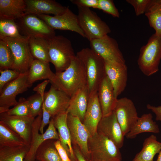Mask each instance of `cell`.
Masks as SVG:
<instances>
[{
	"label": "cell",
	"mask_w": 161,
	"mask_h": 161,
	"mask_svg": "<svg viewBox=\"0 0 161 161\" xmlns=\"http://www.w3.org/2000/svg\"><path fill=\"white\" fill-rule=\"evenodd\" d=\"M76 55L84 67L89 96L97 92L100 84L106 76L104 60L91 48L82 49Z\"/></svg>",
	"instance_id": "6da1fadb"
},
{
	"label": "cell",
	"mask_w": 161,
	"mask_h": 161,
	"mask_svg": "<svg viewBox=\"0 0 161 161\" xmlns=\"http://www.w3.org/2000/svg\"><path fill=\"white\" fill-rule=\"evenodd\" d=\"M50 62L54 65L55 73L65 70L76 57L70 41L61 35L47 40Z\"/></svg>",
	"instance_id": "7a4b0ae2"
},
{
	"label": "cell",
	"mask_w": 161,
	"mask_h": 161,
	"mask_svg": "<svg viewBox=\"0 0 161 161\" xmlns=\"http://www.w3.org/2000/svg\"><path fill=\"white\" fill-rule=\"evenodd\" d=\"M55 74L58 87L70 97L79 89L87 86L83 65L76 55L65 70Z\"/></svg>",
	"instance_id": "3957f363"
},
{
	"label": "cell",
	"mask_w": 161,
	"mask_h": 161,
	"mask_svg": "<svg viewBox=\"0 0 161 161\" xmlns=\"http://www.w3.org/2000/svg\"><path fill=\"white\" fill-rule=\"evenodd\" d=\"M161 60V37L154 33L140 49L137 64L142 72L149 76L159 71Z\"/></svg>",
	"instance_id": "277c9868"
},
{
	"label": "cell",
	"mask_w": 161,
	"mask_h": 161,
	"mask_svg": "<svg viewBox=\"0 0 161 161\" xmlns=\"http://www.w3.org/2000/svg\"><path fill=\"white\" fill-rule=\"evenodd\" d=\"M88 147L90 161H122L120 148L112 141L97 132L89 137Z\"/></svg>",
	"instance_id": "5b68a950"
},
{
	"label": "cell",
	"mask_w": 161,
	"mask_h": 161,
	"mask_svg": "<svg viewBox=\"0 0 161 161\" xmlns=\"http://www.w3.org/2000/svg\"><path fill=\"white\" fill-rule=\"evenodd\" d=\"M78 7L79 24L89 41L102 38L111 32L109 26L90 8Z\"/></svg>",
	"instance_id": "8992f818"
},
{
	"label": "cell",
	"mask_w": 161,
	"mask_h": 161,
	"mask_svg": "<svg viewBox=\"0 0 161 161\" xmlns=\"http://www.w3.org/2000/svg\"><path fill=\"white\" fill-rule=\"evenodd\" d=\"M16 20L20 33L27 38L38 37L48 40L56 35L55 30L35 15L26 14Z\"/></svg>",
	"instance_id": "52a82bcc"
},
{
	"label": "cell",
	"mask_w": 161,
	"mask_h": 161,
	"mask_svg": "<svg viewBox=\"0 0 161 161\" xmlns=\"http://www.w3.org/2000/svg\"><path fill=\"white\" fill-rule=\"evenodd\" d=\"M0 39L4 41L12 51L14 58L12 69L21 73L28 71L34 59L30 51L27 38L19 39L0 36Z\"/></svg>",
	"instance_id": "ba28073f"
},
{
	"label": "cell",
	"mask_w": 161,
	"mask_h": 161,
	"mask_svg": "<svg viewBox=\"0 0 161 161\" xmlns=\"http://www.w3.org/2000/svg\"><path fill=\"white\" fill-rule=\"evenodd\" d=\"M28 71L21 73L17 78L6 85L0 92V113L7 112L10 107L16 105L17 95L32 86L28 82Z\"/></svg>",
	"instance_id": "9c48e42d"
},
{
	"label": "cell",
	"mask_w": 161,
	"mask_h": 161,
	"mask_svg": "<svg viewBox=\"0 0 161 161\" xmlns=\"http://www.w3.org/2000/svg\"><path fill=\"white\" fill-rule=\"evenodd\" d=\"M89 42L91 48L100 56L105 61L125 64V60L114 39L107 35Z\"/></svg>",
	"instance_id": "30bf717a"
},
{
	"label": "cell",
	"mask_w": 161,
	"mask_h": 161,
	"mask_svg": "<svg viewBox=\"0 0 161 161\" xmlns=\"http://www.w3.org/2000/svg\"><path fill=\"white\" fill-rule=\"evenodd\" d=\"M42 116V112L36 117L33 121L29 150L24 159V161H35L36 151L41 145L48 139L59 140L56 129L51 118L48 126L43 134H39V129Z\"/></svg>",
	"instance_id": "8fae6325"
},
{
	"label": "cell",
	"mask_w": 161,
	"mask_h": 161,
	"mask_svg": "<svg viewBox=\"0 0 161 161\" xmlns=\"http://www.w3.org/2000/svg\"><path fill=\"white\" fill-rule=\"evenodd\" d=\"M114 111L125 136L134 126L139 117L134 104L126 97L117 99Z\"/></svg>",
	"instance_id": "7c38bea8"
},
{
	"label": "cell",
	"mask_w": 161,
	"mask_h": 161,
	"mask_svg": "<svg viewBox=\"0 0 161 161\" xmlns=\"http://www.w3.org/2000/svg\"><path fill=\"white\" fill-rule=\"evenodd\" d=\"M36 15L54 30H69L85 38L79 24L77 15L70 10L68 6L64 12L60 15L54 16L46 15Z\"/></svg>",
	"instance_id": "4fadbf2b"
},
{
	"label": "cell",
	"mask_w": 161,
	"mask_h": 161,
	"mask_svg": "<svg viewBox=\"0 0 161 161\" xmlns=\"http://www.w3.org/2000/svg\"><path fill=\"white\" fill-rule=\"evenodd\" d=\"M70 98L64 91L51 84L49 90L45 92L43 103L52 118L67 111Z\"/></svg>",
	"instance_id": "5bb4252c"
},
{
	"label": "cell",
	"mask_w": 161,
	"mask_h": 161,
	"mask_svg": "<svg viewBox=\"0 0 161 161\" xmlns=\"http://www.w3.org/2000/svg\"><path fill=\"white\" fill-rule=\"evenodd\" d=\"M67 121L72 145H77L86 159L90 161L88 147L90 136L88 130L78 118L68 113Z\"/></svg>",
	"instance_id": "9a60e30c"
},
{
	"label": "cell",
	"mask_w": 161,
	"mask_h": 161,
	"mask_svg": "<svg viewBox=\"0 0 161 161\" xmlns=\"http://www.w3.org/2000/svg\"><path fill=\"white\" fill-rule=\"evenodd\" d=\"M34 119L32 117L10 115L6 112L0 113V121L4 123L19 135L29 145L31 140L32 124Z\"/></svg>",
	"instance_id": "2e32d148"
},
{
	"label": "cell",
	"mask_w": 161,
	"mask_h": 161,
	"mask_svg": "<svg viewBox=\"0 0 161 161\" xmlns=\"http://www.w3.org/2000/svg\"><path fill=\"white\" fill-rule=\"evenodd\" d=\"M97 132L108 137L119 148L123 147L125 136L114 111L109 115L103 117L98 125Z\"/></svg>",
	"instance_id": "e0dca14e"
},
{
	"label": "cell",
	"mask_w": 161,
	"mask_h": 161,
	"mask_svg": "<svg viewBox=\"0 0 161 161\" xmlns=\"http://www.w3.org/2000/svg\"><path fill=\"white\" fill-rule=\"evenodd\" d=\"M105 62L106 75L112 85L115 97L117 98L127 85V66L125 64Z\"/></svg>",
	"instance_id": "ac0fdd59"
},
{
	"label": "cell",
	"mask_w": 161,
	"mask_h": 161,
	"mask_svg": "<svg viewBox=\"0 0 161 161\" xmlns=\"http://www.w3.org/2000/svg\"><path fill=\"white\" fill-rule=\"evenodd\" d=\"M26 14L35 15L52 14L54 16L63 13L67 7L63 6L55 0H25Z\"/></svg>",
	"instance_id": "d6986e66"
},
{
	"label": "cell",
	"mask_w": 161,
	"mask_h": 161,
	"mask_svg": "<svg viewBox=\"0 0 161 161\" xmlns=\"http://www.w3.org/2000/svg\"><path fill=\"white\" fill-rule=\"evenodd\" d=\"M103 117L97 92L89 96L88 104L82 122L90 136L97 132L98 125Z\"/></svg>",
	"instance_id": "ffe728a7"
},
{
	"label": "cell",
	"mask_w": 161,
	"mask_h": 161,
	"mask_svg": "<svg viewBox=\"0 0 161 161\" xmlns=\"http://www.w3.org/2000/svg\"><path fill=\"white\" fill-rule=\"evenodd\" d=\"M97 95L103 117L109 115L114 111L117 98L115 97L113 87L107 75L99 85Z\"/></svg>",
	"instance_id": "44dd1931"
},
{
	"label": "cell",
	"mask_w": 161,
	"mask_h": 161,
	"mask_svg": "<svg viewBox=\"0 0 161 161\" xmlns=\"http://www.w3.org/2000/svg\"><path fill=\"white\" fill-rule=\"evenodd\" d=\"M43 79L49 80L51 84H55L58 87L56 74L50 69L49 63L34 59L29 69L28 82L32 85L35 81Z\"/></svg>",
	"instance_id": "7402d4cb"
},
{
	"label": "cell",
	"mask_w": 161,
	"mask_h": 161,
	"mask_svg": "<svg viewBox=\"0 0 161 161\" xmlns=\"http://www.w3.org/2000/svg\"><path fill=\"white\" fill-rule=\"evenodd\" d=\"M68 112H66L52 117L55 127L58 131L61 143L70 159L75 157L72 143L70 131L67 124Z\"/></svg>",
	"instance_id": "603a6c76"
},
{
	"label": "cell",
	"mask_w": 161,
	"mask_h": 161,
	"mask_svg": "<svg viewBox=\"0 0 161 161\" xmlns=\"http://www.w3.org/2000/svg\"><path fill=\"white\" fill-rule=\"evenodd\" d=\"M89 94L87 86L77 91L71 97L67 112L78 118L83 122L87 109Z\"/></svg>",
	"instance_id": "cb8c5ba5"
},
{
	"label": "cell",
	"mask_w": 161,
	"mask_h": 161,
	"mask_svg": "<svg viewBox=\"0 0 161 161\" xmlns=\"http://www.w3.org/2000/svg\"><path fill=\"white\" fill-rule=\"evenodd\" d=\"M26 15L25 0H0V19L15 20Z\"/></svg>",
	"instance_id": "d4e9b609"
},
{
	"label": "cell",
	"mask_w": 161,
	"mask_h": 161,
	"mask_svg": "<svg viewBox=\"0 0 161 161\" xmlns=\"http://www.w3.org/2000/svg\"><path fill=\"white\" fill-rule=\"evenodd\" d=\"M153 117L150 113L144 114L138 117L137 121L132 129L126 135L127 139L135 138L140 134L151 132L157 134L160 131L158 125L152 119Z\"/></svg>",
	"instance_id": "484cf974"
},
{
	"label": "cell",
	"mask_w": 161,
	"mask_h": 161,
	"mask_svg": "<svg viewBox=\"0 0 161 161\" xmlns=\"http://www.w3.org/2000/svg\"><path fill=\"white\" fill-rule=\"evenodd\" d=\"M161 149V142L156 137L151 134L144 140L142 149L137 153L132 161H153L154 156Z\"/></svg>",
	"instance_id": "4316f807"
},
{
	"label": "cell",
	"mask_w": 161,
	"mask_h": 161,
	"mask_svg": "<svg viewBox=\"0 0 161 161\" xmlns=\"http://www.w3.org/2000/svg\"><path fill=\"white\" fill-rule=\"evenodd\" d=\"M27 38L30 51L33 59L49 63L47 40L38 37Z\"/></svg>",
	"instance_id": "83f0119b"
},
{
	"label": "cell",
	"mask_w": 161,
	"mask_h": 161,
	"mask_svg": "<svg viewBox=\"0 0 161 161\" xmlns=\"http://www.w3.org/2000/svg\"><path fill=\"white\" fill-rule=\"evenodd\" d=\"M145 13L155 33L161 37V0H150Z\"/></svg>",
	"instance_id": "f1b7e54d"
},
{
	"label": "cell",
	"mask_w": 161,
	"mask_h": 161,
	"mask_svg": "<svg viewBox=\"0 0 161 161\" xmlns=\"http://www.w3.org/2000/svg\"><path fill=\"white\" fill-rule=\"evenodd\" d=\"M27 145L18 134L0 121V147H14Z\"/></svg>",
	"instance_id": "f546056e"
},
{
	"label": "cell",
	"mask_w": 161,
	"mask_h": 161,
	"mask_svg": "<svg viewBox=\"0 0 161 161\" xmlns=\"http://www.w3.org/2000/svg\"><path fill=\"white\" fill-rule=\"evenodd\" d=\"M55 140L48 139L43 142L38 148L35 160L39 161H62L56 148Z\"/></svg>",
	"instance_id": "4dcf8cb0"
},
{
	"label": "cell",
	"mask_w": 161,
	"mask_h": 161,
	"mask_svg": "<svg viewBox=\"0 0 161 161\" xmlns=\"http://www.w3.org/2000/svg\"><path fill=\"white\" fill-rule=\"evenodd\" d=\"M29 149V145L0 147V161H24Z\"/></svg>",
	"instance_id": "1f68e13d"
},
{
	"label": "cell",
	"mask_w": 161,
	"mask_h": 161,
	"mask_svg": "<svg viewBox=\"0 0 161 161\" xmlns=\"http://www.w3.org/2000/svg\"><path fill=\"white\" fill-rule=\"evenodd\" d=\"M0 36L19 39L27 38L20 33L15 20L7 19H0Z\"/></svg>",
	"instance_id": "d6a6232c"
},
{
	"label": "cell",
	"mask_w": 161,
	"mask_h": 161,
	"mask_svg": "<svg viewBox=\"0 0 161 161\" xmlns=\"http://www.w3.org/2000/svg\"><path fill=\"white\" fill-rule=\"evenodd\" d=\"M14 63L11 49L4 41L0 39V70L12 69Z\"/></svg>",
	"instance_id": "836d02e7"
},
{
	"label": "cell",
	"mask_w": 161,
	"mask_h": 161,
	"mask_svg": "<svg viewBox=\"0 0 161 161\" xmlns=\"http://www.w3.org/2000/svg\"><path fill=\"white\" fill-rule=\"evenodd\" d=\"M6 112L10 115L32 117L27 99L20 98L17 103Z\"/></svg>",
	"instance_id": "e575fe53"
},
{
	"label": "cell",
	"mask_w": 161,
	"mask_h": 161,
	"mask_svg": "<svg viewBox=\"0 0 161 161\" xmlns=\"http://www.w3.org/2000/svg\"><path fill=\"white\" fill-rule=\"evenodd\" d=\"M32 117L35 118L42 112L44 99L38 94L32 95L27 99Z\"/></svg>",
	"instance_id": "d590c367"
},
{
	"label": "cell",
	"mask_w": 161,
	"mask_h": 161,
	"mask_svg": "<svg viewBox=\"0 0 161 161\" xmlns=\"http://www.w3.org/2000/svg\"><path fill=\"white\" fill-rule=\"evenodd\" d=\"M0 92L8 83L18 78L21 74L14 69L0 70Z\"/></svg>",
	"instance_id": "8d00e7d4"
},
{
	"label": "cell",
	"mask_w": 161,
	"mask_h": 161,
	"mask_svg": "<svg viewBox=\"0 0 161 161\" xmlns=\"http://www.w3.org/2000/svg\"><path fill=\"white\" fill-rule=\"evenodd\" d=\"M96 9L101 10L114 17H120L119 13L113 0H98Z\"/></svg>",
	"instance_id": "74e56055"
},
{
	"label": "cell",
	"mask_w": 161,
	"mask_h": 161,
	"mask_svg": "<svg viewBox=\"0 0 161 161\" xmlns=\"http://www.w3.org/2000/svg\"><path fill=\"white\" fill-rule=\"evenodd\" d=\"M150 0H126V1L134 8L137 16L145 13Z\"/></svg>",
	"instance_id": "f35d334b"
},
{
	"label": "cell",
	"mask_w": 161,
	"mask_h": 161,
	"mask_svg": "<svg viewBox=\"0 0 161 161\" xmlns=\"http://www.w3.org/2000/svg\"><path fill=\"white\" fill-rule=\"evenodd\" d=\"M70 1L78 7H92L96 9L98 0H71Z\"/></svg>",
	"instance_id": "ab89813d"
},
{
	"label": "cell",
	"mask_w": 161,
	"mask_h": 161,
	"mask_svg": "<svg viewBox=\"0 0 161 161\" xmlns=\"http://www.w3.org/2000/svg\"><path fill=\"white\" fill-rule=\"evenodd\" d=\"M42 116L39 129V131L41 134L44 133V127L50 122V118H51L50 114L46 109L43 103L42 106Z\"/></svg>",
	"instance_id": "60d3db41"
},
{
	"label": "cell",
	"mask_w": 161,
	"mask_h": 161,
	"mask_svg": "<svg viewBox=\"0 0 161 161\" xmlns=\"http://www.w3.org/2000/svg\"><path fill=\"white\" fill-rule=\"evenodd\" d=\"M54 144L62 161H71L66 151L62 145L59 140H55Z\"/></svg>",
	"instance_id": "b9f144b4"
},
{
	"label": "cell",
	"mask_w": 161,
	"mask_h": 161,
	"mask_svg": "<svg viewBox=\"0 0 161 161\" xmlns=\"http://www.w3.org/2000/svg\"><path fill=\"white\" fill-rule=\"evenodd\" d=\"M49 83H50V81L49 80H46L35 87L33 90L37 92V93L40 95L44 99V91L46 86Z\"/></svg>",
	"instance_id": "7bdbcfd3"
},
{
	"label": "cell",
	"mask_w": 161,
	"mask_h": 161,
	"mask_svg": "<svg viewBox=\"0 0 161 161\" xmlns=\"http://www.w3.org/2000/svg\"><path fill=\"white\" fill-rule=\"evenodd\" d=\"M146 107L156 115V120L161 122V106H155L150 104H147Z\"/></svg>",
	"instance_id": "ee69618b"
},
{
	"label": "cell",
	"mask_w": 161,
	"mask_h": 161,
	"mask_svg": "<svg viewBox=\"0 0 161 161\" xmlns=\"http://www.w3.org/2000/svg\"><path fill=\"white\" fill-rule=\"evenodd\" d=\"M72 148L74 155L78 161H89L85 157L77 145H72Z\"/></svg>",
	"instance_id": "f6af8a7d"
},
{
	"label": "cell",
	"mask_w": 161,
	"mask_h": 161,
	"mask_svg": "<svg viewBox=\"0 0 161 161\" xmlns=\"http://www.w3.org/2000/svg\"><path fill=\"white\" fill-rule=\"evenodd\" d=\"M156 161H161V149L159 153V155Z\"/></svg>",
	"instance_id": "bcb514c9"
},
{
	"label": "cell",
	"mask_w": 161,
	"mask_h": 161,
	"mask_svg": "<svg viewBox=\"0 0 161 161\" xmlns=\"http://www.w3.org/2000/svg\"><path fill=\"white\" fill-rule=\"evenodd\" d=\"M71 161H78L77 159H76V158L74 159H72L71 160Z\"/></svg>",
	"instance_id": "7dc6e473"
},
{
	"label": "cell",
	"mask_w": 161,
	"mask_h": 161,
	"mask_svg": "<svg viewBox=\"0 0 161 161\" xmlns=\"http://www.w3.org/2000/svg\"><path fill=\"white\" fill-rule=\"evenodd\" d=\"M35 161H38V160H36Z\"/></svg>",
	"instance_id": "c3c4849f"
}]
</instances>
